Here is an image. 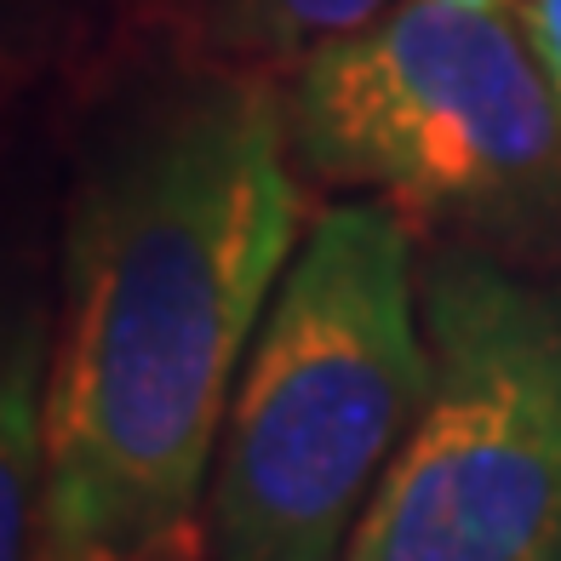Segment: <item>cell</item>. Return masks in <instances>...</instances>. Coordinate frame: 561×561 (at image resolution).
<instances>
[{
    "label": "cell",
    "instance_id": "cell-1",
    "mask_svg": "<svg viewBox=\"0 0 561 561\" xmlns=\"http://www.w3.org/2000/svg\"><path fill=\"white\" fill-rule=\"evenodd\" d=\"M287 104L252 69L184 75L98 144L64 236L41 561H167L298 252Z\"/></svg>",
    "mask_w": 561,
    "mask_h": 561
},
{
    "label": "cell",
    "instance_id": "cell-2",
    "mask_svg": "<svg viewBox=\"0 0 561 561\" xmlns=\"http://www.w3.org/2000/svg\"><path fill=\"white\" fill-rule=\"evenodd\" d=\"M430 390L407 224L327 207L298 241L218 430L201 533L213 561H344Z\"/></svg>",
    "mask_w": 561,
    "mask_h": 561
},
{
    "label": "cell",
    "instance_id": "cell-3",
    "mask_svg": "<svg viewBox=\"0 0 561 561\" xmlns=\"http://www.w3.org/2000/svg\"><path fill=\"white\" fill-rule=\"evenodd\" d=\"M298 167L470 236L561 218V110L499 0H396L287 87Z\"/></svg>",
    "mask_w": 561,
    "mask_h": 561
},
{
    "label": "cell",
    "instance_id": "cell-4",
    "mask_svg": "<svg viewBox=\"0 0 561 561\" xmlns=\"http://www.w3.org/2000/svg\"><path fill=\"white\" fill-rule=\"evenodd\" d=\"M419 304L430 390L344 561H561V287L442 252Z\"/></svg>",
    "mask_w": 561,
    "mask_h": 561
},
{
    "label": "cell",
    "instance_id": "cell-5",
    "mask_svg": "<svg viewBox=\"0 0 561 561\" xmlns=\"http://www.w3.org/2000/svg\"><path fill=\"white\" fill-rule=\"evenodd\" d=\"M149 23L213 69L304 64L316 46L390 12V0H138Z\"/></svg>",
    "mask_w": 561,
    "mask_h": 561
},
{
    "label": "cell",
    "instance_id": "cell-6",
    "mask_svg": "<svg viewBox=\"0 0 561 561\" xmlns=\"http://www.w3.org/2000/svg\"><path fill=\"white\" fill-rule=\"evenodd\" d=\"M46 396H53V333L30 304L12 321L0 367V561H41L46 476H53Z\"/></svg>",
    "mask_w": 561,
    "mask_h": 561
},
{
    "label": "cell",
    "instance_id": "cell-7",
    "mask_svg": "<svg viewBox=\"0 0 561 561\" xmlns=\"http://www.w3.org/2000/svg\"><path fill=\"white\" fill-rule=\"evenodd\" d=\"M522 35L539 58L545 81L556 92V110H561V0H527L522 7Z\"/></svg>",
    "mask_w": 561,
    "mask_h": 561
},
{
    "label": "cell",
    "instance_id": "cell-8",
    "mask_svg": "<svg viewBox=\"0 0 561 561\" xmlns=\"http://www.w3.org/2000/svg\"><path fill=\"white\" fill-rule=\"evenodd\" d=\"M499 7H510V0H499Z\"/></svg>",
    "mask_w": 561,
    "mask_h": 561
}]
</instances>
